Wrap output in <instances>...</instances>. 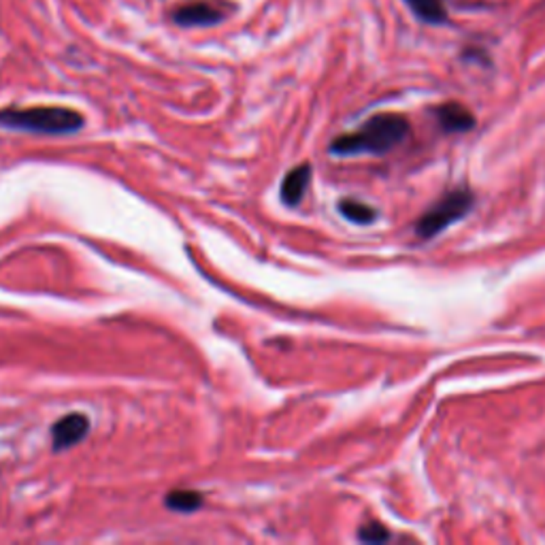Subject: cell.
<instances>
[{
	"label": "cell",
	"mask_w": 545,
	"mask_h": 545,
	"mask_svg": "<svg viewBox=\"0 0 545 545\" xmlns=\"http://www.w3.org/2000/svg\"><path fill=\"white\" fill-rule=\"evenodd\" d=\"M409 135V124L403 115L380 113L363 124L356 132L341 135L331 143V154L335 155H358L390 152Z\"/></svg>",
	"instance_id": "6da1fadb"
},
{
	"label": "cell",
	"mask_w": 545,
	"mask_h": 545,
	"mask_svg": "<svg viewBox=\"0 0 545 545\" xmlns=\"http://www.w3.org/2000/svg\"><path fill=\"white\" fill-rule=\"evenodd\" d=\"M83 124L86 120L80 111L69 107H11L0 111V126L35 135H73Z\"/></svg>",
	"instance_id": "7a4b0ae2"
},
{
	"label": "cell",
	"mask_w": 545,
	"mask_h": 545,
	"mask_svg": "<svg viewBox=\"0 0 545 545\" xmlns=\"http://www.w3.org/2000/svg\"><path fill=\"white\" fill-rule=\"evenodd\" d=\"M473 194L469 190H454L437 200L435 207H431L415 224V232L422 239H431L452 226L454 222L463 220L473 207Z\"/></svg>",
	"instance_id": "3957f363"
},
{
	"label": "cell",
	"mask_w": 545,
	"mask_h": 545,
	"mask_svg": "<svg viewBox=\"0 0 545 545\" xmlns=\"http://www.w3.org/2000/svg\"><path fill=\"white\" fill-rule=\"evenodd\" d=\"M90 432V420L83 414H69L52 426V446L55 452L75 448Z\"/></svg>",
	"instance_id": "277c9868"
},
{
	"label": "cell",
	"mask_w": 545,
	"mask_h": 545,
	"mask_svg": "<svg viewBox=\"0 0 545 545\" xmlns=\"http://www.w3.org/2000/svg\"><path fill=\"white\" fill-rule=\"evenodd\" d=\"M224 20V11L211 3H190L177 7L173 13V21L177 26L192 28V26H215Z\"/></svg>",
	"instance_id": "5b68a950"
},
{
	"label": "cell",
	"mask_w": 545,
	"mask_h": 545,
	"mask_svg": "<svg viewBox=\"0 0 545 545\" xmlns=\"http://www.w3.org/2000/svg\"><path fill=\"white\" fill-rule=\"evenodd\" d=\"M311 181V166L309 164H300L294 166V169L283 177L281 181V200L288 205V207H297L303 200L305 192H307Z\"/></svg>",
	"instance_id": "8992f818"
},
{
	"label": "cell",
	"mask_w": 545,
	"mask_h": 545,
	"mask_svg": "<svg viewBox=\"0 0 545 545\" xmlns=\"http://www.w3.org/2000/svg\"><path fill=\"white\" fill-rule=\"evenodd\" d=\"M435 113L439 124L446 128L448 132H466L475 126V118H473L471 111L458 103L441 105Z\"/></svg>",
	"instance_id": "52a82bcc"
},
{
	"label": "cell",
	"mask_w": 545,
	"mask_h": 545,
	"mask_svg": "<svg viewBox=\"0 0 545 545\" xmlns=\"http://www.w3.org/2000/svg\"><path fill=\"white\" fill-rule=\"evenodd\" d=\"M166 509L177 511V514H194L205 505L203 492L197 490H171L164 499Z\"/></svg>",
	"instance_id": "ba28073f"
},
{
	"label": "cell",
	"mask_w": 545,
	"mask_h": 545,
	"mask_svg": "<svg viewBox=\"0 0 545 545\" xmlns=\"http://www.w3.org/2000/svg\"><path fill=\"white\" fill-rule=\"evenodd\" d=\"M405 3L409 4V9L414 11L420 20L428 21V24H441V21H446L448 18L441 0H405Z\"/></svg>",
	"instance_id": "9c48e42d"
},
{
	"label": "cell",
	"mask_w": 545,
	"mask_h": 545,
	"mask_svg": "<svg viewBox=\"0 0 545 545\" xmlns=\"http://www.w3.org/2000/svg\"><path fill=\"white\" fill-rule=\"evenodd\" d=\"M339 211H341L343 218L354 222V224H371L377 215L375 209H371L369 205L360 203L356 198H343L339 203Z\"/></svg>",
	"instance_id": "30bf717a"
},
{
	"label": "cell",
	"mask_w": 545,
	"mask_h": 545,
	"mask_svg": "<svg viewBox=\"0 0 545 545\" xmlns=\"http://www.w3.org/2000/svg\"><path fill=\"white\" fill-rule=\"evenodd\" d=\"M358 539L365 543H383L390 539V535H388V531L382 524H366L360 528Z\"/></svg>",
	"instance_id": "8fae6325"
}]
</instances>
